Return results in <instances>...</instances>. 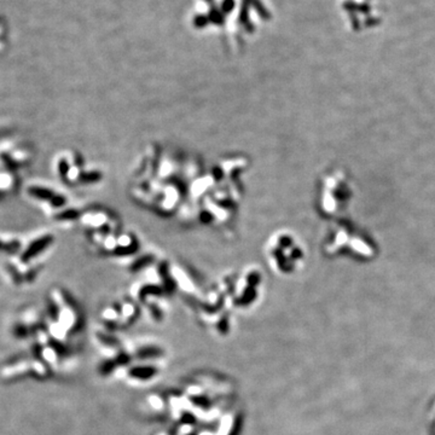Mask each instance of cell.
Returning a JSON list of instances; mask_svg holds the SVG:
<instances>
[{"label":"cell","instance_id":"obj_1","mask_svg":"<svg viewBox=\"0 0 435 435\" xmlns=\"http://www.w3.org/2000/svg\"><path fill=\"white\" fill-rule=\"evenodd\" d=\"M325 250L328 254L347 251L359 257H371L376 248L368 237L351 227L350 225H339L335 227L326 239Z\"/></svg>","mask_w":435,"mask_h":435},{"label":"cell","instance_id":"obj_2","mask_svg":"<svg viewBox=\"0 0 435 435\" xmlns=\"http://www.w3.org/2000/svg\"><path fill=\"white\" fill-rule=\"evenodd\" d=\"M352 194V187L346 174L339 171L328 173L320 189V210L328 216L339 213L348 205Z\"/></svg>","mask_w":435,"mask_h":435},{"label":"cell","instance_id":"obj_3","mask_svg":"<svg viewBox=\"0 0 435 435\" xmlns=\"http://www.w3.org/2000/svg\"><path fill=\"white\" fill-rule=\"evenodd\" d=\"M140 306L133 299L117 300L102 308L99 313L101 328L119 334L132 326L138 320Z\"/></svg>","mask_w":435,"mask_h":435},{"label":"cell","instance_id":"obj_4","mask_svg":"<svg viewBox=\"0 0 435 435\" xmlns=\"http://www.w3.org/2000/svg\"><path fill=\"white\" fill-rule=\"evenodd\" d=\"M242 426L243 414L234 405L218 420L202 425L193 435H238Z\"/></svg>","mask_w":435,"mask_h":435},{"label":"cell","instance_id":"obj_5","mask_svg":"<svg viewBox=\"0 0 435 435\" xmlns=\"http://www.w3.org/2000/svg\"><path fill=\"white\" fill-rule=\"evenodd\" d=\"M303 250L297 244L295 239L287 234H280L273 248H272V259L276 260L277 267L280 271L290 272L294 266H296L302 260Z\"/></svg>","mask_w":435,"mask_h":435},{"label":"cell","instance_id":"obj_6","mask_svg":"<svg viewBox=\"0 0 435 435\" xmlns=\"http://www.w3.org/2000/svg\"><path fill=\"white\" fill-rule=\"evenodd\" d=\"M29 161V151L19 140H0V171L10 172Z\"/></svg>","mask_w":435,"mask_h":435},{"label":"cell","instance_id":"obj_7","mask_svg":"<svg viewBox=\"0 0 435 435\" xmlns=\"http://www.w3.org/2000/svg\"><path fill=\"white\" fill-rule=\"evenodd\" d=\"M16 178L13 173L0 171V195H6L15 189Z\"/></svg>","mask_w":435,"mask_h":435}]
</instances>
